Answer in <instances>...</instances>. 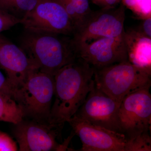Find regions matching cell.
<instances>
[{
    "label": "cell",
    "mask_w": 151,
    "mask_h": 151,
    "mask_svg": "<svg viewBox=\"0 0 151 151\" xmlns=\"http://www.w3.org/2000/svg\"><path fill=\"white\" fill-rule=\"evenodd\" d=\"M27 31L21 40V48L42 72L54 76L63 67L78 58L72 37Z\"/></svg>",
    "instance_id": "cell-2"
},
{
    "label": "cell",
    "mask_w": 151,
    "mask_h": 151,
    "mask_svg": "<svg viewBox=\"0 0 151 151\" xmlns=\"http://www.w3.org/2000/svg\"><path fill=\"white\" fill-rule=\"evenodd\" d=\"M137 42L133 48H127L130 62L151 73V39L134 31Z\"/></svg>",
    "instance_id": "cell-13"
},
{
    "label": "cell",
    "mask_w": 151,
    "mask_h": 151,
    "mask_svg": "<svg viewBox=\"0 0 151 151\" xmlns=\"http://www.w3.org/2000/svg\"><path fill=\"white\" fill-rule=\"evenodd\" d=\"M94 68L80 58L63 67L54 75V101L49 124L62 129L94 89Z\"/></svg>",
    "instance_id": "cell-1"
},
{
    "label": "cell",
    "mask_w": 151,
    "mask_h": 151,
    "mask_svg": "<svg viewBox=\"0 0 151 151\" xmlns=\"http://www.w3.org/2000/svg\"><path fill=\"white\" fill-rule=\"evenodd\" d=\"M150 86L132 92L124 97L117 115L119 132L128 139L150 133L151 124Z\"/></svg>",
    "instance_id": "cell-7"
},
{
    "label": "cell",
    "mask_w": 151,
    "mask_h": 151,
    "mask_svg": "<svg viewBox=\"0 0 151 151\" xmlns=\"http://www.w3.org/2000/svg\"><path fill=\"white\" fill-rule=\"evenodd\" d=\"M125 16L126 9L123 4L118 7L92 11L72 36L76 48L97 39L125 35Z\"/></svg>",
    "instance_id": "cell-5"
},
{
    "label": "cell",
    "mask_w": 151,
    "mask_h": 151,
    "mask_svg": "<svg viewBox=\"0 0 151 151\" xmlns=\"http://www.w3.org/2000/svg\"><path fill=\"white\" fill-rule=\"evenodd\" d=\"M0 92H9L12 94L13 90L6 76L0 70Z\"/></svg>",
    "instance_id": "cell-21"
},
{
    "label": "cell",
    "mask_w": 151,
    "mask_h": 151,
    "mask_svg": "<svg viewBox=\"0 0 151 151\" xmlns=\"http://www.w3.org/2000/svg\"><path fill=\"white\" fill-rule=\"evenodd\" d=\"M91 1L102 8H105L116 6L117 4L119 3V0H91Z\"/></svg>",
    "instance_id": "cell-22"
},
{
    "label": "cell",
    "mask_w": 151,
    "mask_h": 151,
    "mask_svg": "<svg viewBox=\"0 0 151 151\" xmlns=\"http://www.w3.org/2000/svg\"><path fill=\"white\" fill-rule=\"evenodd\" d=\"M0 9H3L2 8L1 4V0H0Z\"/></svg>",
    "instance_id": "cell-23"
},
{
    "label": "cell",
    "mask_w": 151,
    "mask_h": 151,
    "mask_svg": "<svg viewBox=\"0 0 151 151\" xmlns=\"http://www.w3.org/2000/svg\"><path fill=\"white\" fill-rule=\"evenodd\" d=\"M18 150L16 143L9 136L0 131V151Z\"/></svg>",
    "instance_id": "cell-19"
},
{
    "label": "cell",
    "mask_w": 151,
    "mask_h": 151,
    "mask_svg": "<svg viewBox=\"0 0 151 151\" xmlns=\"http://www.w3.org/2000/svg\"><path fill=\"white\" fill-rule=\"evenodd\" d=\"M150 133H144L128 139L126 151H151Z\"/></svg>",
    "instance_id": "cell-16"
},
{
    "label": "cell",
    "mask_w": 151,
    "mask_h": 151,
    "mask_svg": "<svg viewBox=\"0 0 151 151\" xmlns=\"http://www.w3.org/2000/svg\"><path fill=\"white\" fill-rule=\"evenodd\" d=\"M24 113L12 94L0 92V121L16 125L24 118Z\"/></svg>",
    "instance_id": "cell-14"
},
{
    "label": "cell",
    "mask_w": 151,
    "mask_h": 151,
    "mask_svg": "<svg viewBox=\"0 0 151 151\" xmlns=\"http://www.w3.org/2000/svg\"><path fill=\"white\" fill-rule=\"evenodd\" d=\"M65 9L72 19L75 30L92 12L89 0H55Z\"/></svg>",
    "instance_id": "cell-15"
},
{
    "label": "cell",
    "mask_w": 151,
    "mask_h": 151,
    "mask_svg": "<svg viewBox=\"0 0 151 151\" xmlns=\"http://www.w3.org/2000/svg\"><path fill=\"white\" fill-rule=\"evenodd\" d=\"M95 87L121 103L127 95L151 86V73L129 60L94 69Z\"/></svg>",
    "instance_id": "cell-3"
},
{
    "label": "cell",
    "mask_w": 151,
    "mask_h": 151,
    "mask_svg": "<svg viewBox=\"0 0 151 151\" xmlns=\"http://www.w3.org/2000/svg\"><path fill=\"white\" fill-rule=\"evenodd\" d=\"M19 18L5 10L0 9V33L7 30L14 26L20 23Z\"/></svg>",
    "instance_id": "cell-18"
},
{
    "label": "cell",
    "mask_w": 151,
    "mask_h": 151,
    "mask_svg": "<svg viewBox=\"0 0 151 151\" xmlns=\"http://www.w3.org/2000/svg\"><path fill=\"white\" fill-rule=\"evenodd\" d=\"M54 95V76L38 69L30 73L13 92L23 109L24 118L48 123Z\"/></svg>",
    "instance_id": "cell-4"
},
{
    "label": "cell",
    "mask_w": 151,
    "mask_h": 151,
    "mask_svg": "<svg viewBox=\"0 0 151 151\" xmlns=\"http://www.w3.org/2000/svg\"><path fill=\"white\" fill-rule=\"evenodd\" d=\"M119 103L94 86L75 115L92 124L119 132Z\"/></svg>",
    "instance_id": "cell-11"
},
{
    "label": "cell",
    "mask_w": 151,
    "mask_h": 151,
    "mask_svg": "<svg viewBox=\"0 0 151 151\" xmlns=\"http://www.w3.org/2000/svg\"><path fill=\"white\" fill-rule=\"evenodd\" d=\"M3 9H14L27 12L35 6L37 0H1Z\"/></svg>",
    "instance_id": "cell-17"
},
{
    "label": "cell",
    "mask_w": 151,
    "mask_h": 151,
    "mask_svg": "<svg viewBox=\"0 0 151 151\" xmlns=\"http://www.w3.org/2000/svg\"><path fill=\"white\" fill-rule=\"evenodd\" d=\"M0 67L4 70L13 92L30 73L38 69L24 50L0 36Z\"/></svg>",
    "instance_id": "cell-12"
},
{
    "label": "cell",
    "mask_w": 151,
    "mask_h": 151,
    "mask_svg": "<svg viewBox=\"0 0 151 151\" xmlns=\"http://www.w3.org/2000/svg\"><path fill=\"white\" fill-rule=\"evenodd\" d=\"M142 35L149 38L151 39V18L148 16L146 18L141 24L139 29L137 31Z\"/></svg>",
    "instance_id": "cell-20"
},
{
    "label": "cell",
    "mask_w": 151,
    "mask_h": 151,
    "mask_svg": "<svg viewBox=\"0 0 151 151\" xmlns=\"http://www.w3.org/2000/svg\"><path fill=\"white\" fill-rule=\"evenodd\" d=\"M27 31L72 37L75 27L65 9L55 0H37L35 6L21 19Z\"/></svg>",
    "instance_id": "cell-6"
},
{
    "label": "cell",
    "mask_w": 151,
    "mask_h": 151,
    "mask_svg": "<svg viewBox=\"0 0 151 151\" xmlns=\"http://www.w3.org/2000/svg\"><path fill=\"white\" fill-rule=\"evenodd\" d=\"M76 50L78 57L94 69L129 60L126 34L119 37L97 39Z\"/></svg>",
    "instance_id": "cell-10"
},
{
    "label": "cell",
    "mask_w": 151,
    "mask_h": 151,
    "mask_svg": "<svg viewBox=\"0 0 151 151\" xmlns=\"http://www.w3.org/2000/svg\"><path fill=\"white\" fill-rule=\"evenodd\" d=\"M23 119L14 125V137L20 151H65L70 137L63 144L58 142L61 129L48 122Z\"/></svg>",
    "instance_id": "cell-8"
},
{
    "label": "cell",
    "mask_w": 151,
    "mask_h": 151,
    "mask_svg": "<svg viewBox=\"0 0 151 151\" xmlns=\"http://www.w3.org/2000/svg\"><path fill=\"white\" fill-rule=\"evenodd\" d=\"M82 143V151H126L128 139L120 132L92 124L76 115L67 121Z\"/></svg>",
    "instance_id": "cell-9"
}]
</instances>
